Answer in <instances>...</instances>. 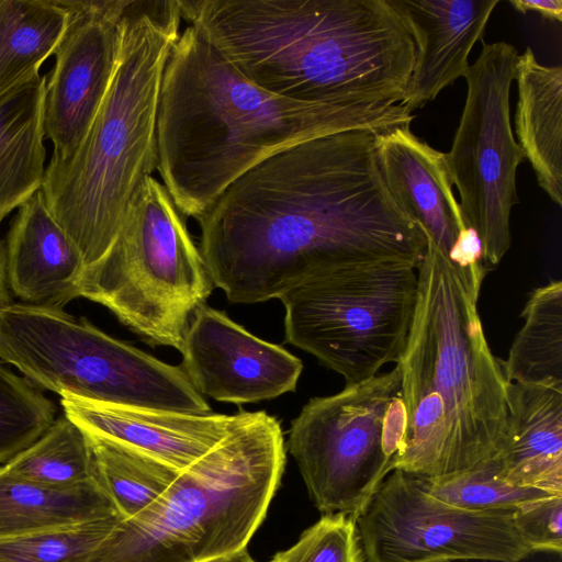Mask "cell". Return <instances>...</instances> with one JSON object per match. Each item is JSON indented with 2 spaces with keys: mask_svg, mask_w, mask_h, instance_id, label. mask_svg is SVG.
<instances>
[{
  "mask_svg": "<svg viewBox=\"0 0 562 562\" xmlns=\"http://www.w3.org/2000/svg\"><path fill=\"white\" fill-rule=\"evenodd\" d=\"M402 104L307 103L247 79L196 26L166 63L157 119V171L183 216L198 220L236 179L311 137L411 124Z\"/></svg>",
  "mask_w": 562,
  "mask_h": 562,
  "instance_id": "2",
  "label": "cell"
},
{
  "mask_svg": "<svg viewBox=\"0 0 562 562\" xmlns=\"http://www.w3.org/2000/svg\"><path fill=\"white\" fill-rule=\"evenodd\" d=\"M518 56L506 42L483 44L464 77L465 103L451 149L445 153L461 217L480 237L487 272L510 247V213L519 203L516 176L525 155L509 108Z\"/></svg>",
  "mask_w": 562,
  "mask_h": 562,
  "instance_id": "11",
  "label": "cell"
},
{
  "mask_svg": "<svg viewBox=\"0 0 562 562\" xmlns=\"http://www.w3.org/2000/svg\"><path fill=\"white\" fill-rule=\"evenodd\" d=\"M69 21L60 0H0V101L40 74Z\"/></svg>",
  "mask_w": 562,
  "mask_h": 562,
  "instance_id": "23",
  "label": "cell"
},
{
  "mask_svg": "<svg viewBox=\"0 0 562 562\" xmlns=\"http://www.w3.org/2000/svg\"><path fill=\"white\" fill-rule=\"evenodd\" d=\"M70 13L46 79L44 132L53 156L69 155L81 143L115 70L119 21L127 0H60Z\"/></svg>",
  "mask_w": 562,
  "mask_h": 562,
  "instance_id": "13",
  "label": "cell"
},
{
  "mask_svg": "<svg viewBox=\"0 0 562 562\" xmlns=\"http://www.w3.org/2000/svg\"><path fill=\"white\" fill-rule=\"evenodd\" d=\"M121 519L114 515L0 539V562H88Z\"/></svg>",
  "mask_w": 562,
  "mask_h": 562,
  "instance_id": "29",
  "label": "cell"
},
{
  "mask_svg": "<svg viewBox=\"0 0 562 562\" xmlns=\"http://www.w3.org/2000/svg\"><path fill=\"white\" fill-rule=\"evenodd\" d=\"M268 562H367L356 519L342 513L324 515L291 548Z\"/></svg>",
  "mask_w": 562,
  "mask_h": 562,
  "instance_id": "30",
  "label": "cell"
},
{
  "mask_svg": "<svg viewBox=\"0 0 562 562\" xmlns=\"http://www.w3.org/2000/svg\"><path fill=\"white\" fill-rule=\"evenodd\" d=\"M509 3L518 12H537L544 20L562 21L561 0H510Z\"/></svg>",
  "mask_w": 562,
  "mask_h": 562,
  "instance_id": "32",
  "label": "cell"
},
{
  "mask_svg": "<svg viewBox=\"0 0 562 562\" xmlns=\"http://www.w3.org/2000/svg\"><path fill=\"white\" fill-rule=\"evenodd\" d=\"M430 562H450V561H430Z\"/></svg>",
  "mask_w": 562,
  "mask_h": 562,
  "instance_id": "35",
  "label": "cell"
},
{
  "mask_svg": "<svg viewBox=\"0 0 562 562\" xmlns=\"http://www.w3.org/2000/svg\"><path fill=\"white\" fill-rule=\"evenodd\" d=\"M251 82L295 101L402 104L416 45L394 0H178Z\"/></svg>",
  "mask_w": 562,
  "mask_h": 562,
  "instance_id": "3",
  "label": "cell"
},
{
  "mask_svg": "<svg viewBox=\"0 0 562 562\" xmlns=\"http://www.w3.org/2000/svg\"><path fill=\"white\" fill-rule=\"evenodd\" d=\"M426 240L415 313L396 363L406 428L392 469L442 479L496 459L504 449L506 380L486 341L477 297Z\"/></svg>",
  "mask_w": 562,
  "mask_h": 562,
  "instance_id": "4",
  "label": "cell"
},
{
  "mask_svg": "<svg viewBox=\"0 0 562 562\" xmlns=\"http://www.w3.org/2000/svg\"><path fill=\"white\" fill-rule=\"evenodd\" d=\"M209 562H256L246 551V549L234 554L218 558Z\"/></svg>",
  "mask_w": 562,
  "mask_h": 562,
  "instance_id": "34",
  "label": "cell"
},
{
  "mask_svg": "<svg viewBox=\"0 0 562 562\" xmlns=\"http://www.w3.org/2000/svg\"><path fill=\"white\" fill-rule=\"evenodd\" d=\"M46 79L38 74L0 101V223L43 186Z\"/></svg>",
  "mask_w": 562,
  "mask_h": 562,
  "instance_id": "21",
  "label": "cell"
},
{
  "mask_svg": "<svg viewBox=\"0 0 562 562\" xmlns=\"http://www.w3.org/2000/svg\"><path fill=\"white\" fill-rule=\"evenodd\" d=\"M376 155L396 202L448 258L460 231L467 226L445 153L417 137L411 124H403L378 133Z\"/></svg>",
  "mask_w": 562,
  "mask_h": 562,
  "instance_id": "17",
  "label": "cell"
},
{
  "mask_svg": "<svg viewBox=\"0 0 562 562\" xmlns=\"http://www.w3.org/2000/svg\"><path fill=\"white\" fill-rule=\"evenodd\" d=\"M182 216L166 187L145 178L114 244L79 283V296L105 306L146 344L179 351L214 288Z\"/></svg>",
  "mask_w": 562,
  "mask_h": 562,
  "instance_id": "7",
  "label": "cell"
},
{
  "mask_svg": "<svg viewBox=\"0 0 562 562\" xmlns=\"http://www.w3.org/2000/svg\"><path fill=\"white\" fill-rule=\"evenodd\" d=\"M4 468L22 479L56 488H70L93 479L88 434L65 414Z\"/></svg>",
  "mask_w": 562,
  "mask_h": 562,
  "instance_id": "26",
  "label": "cell"
},
{
  "mask_svg": "<svg viewBox=\"0 0 562 562\" xmlns=\"http://www.w3.org/2000/svg\"><path fill=\"white\" fill-rule=\"evenodd\" d=\"M515 132L538 184L562 205V67L540 64L530 47L518 56Z\"/></svg>",
  "mask_w": 562,
  "mask_h": 562,
  "instance_id": "20",
  "label": "cell"
},
{
  "mask_svg": "<svg viewBox=\"0 0 562 562\" xmlns=\"http://www.w3.org/2000/svg\"><path fill=\"white\" fill-rule=\"evenodd\" d=\"M416 45V56L402 105L409 112L436 99L465 77L469 55L484 37L499 0H394Z\"/></svg>",
  "mask_w": 562,
  "mask_h": 562,
  "instance_id": "16",
  "label": "cell"
},
{
  "mask_svg": "<svg viewBox=\"0 0 562 562\" xmlns=\"http://www.w3.org/2000/svg\"><path fill=\"white\" fill-rule=\"evenodd\" d=\"M4 245L10 291L24 303L63 310L79 297L86 266L41 190L19 207Z\"/></svg>",
  "mask_w": 562,
  "mask_h": 562,
  "instance_id": "18",
  "label": "cell"
},
{
  "mask_svg": "<svg viewBox=\"0 0 562 562\" xmlns=\"http://www.w3.org/2000/svg\"><path fill=\"white\" fill-rule=\"evenodd\" d=\"M493 459L471 470L442 479L418 477L423 490L434 498L467 510L515 509L526 502L553 494L506 483L497 475Z\"/></svg>",
  "mask_w": 562,
  "mask_h": 562,
  "instance_id": "28",
  "label": "cell"
},
{
  "mask_svg": "<svg viewBox=\"0 0 562 562\" xmlns=\"http://www.w3.org/2000/svg\"><path fill=\"white\" fill-rule=\"evenodd\" d=\"M13 303L8 283L5 245L0 239V307Z\"/></svg>",
  "mask_w": 562,
  "mask_h": 562,
  "instance_id": "33",
  "label": "cell"
},
{
  "mask_svg": "<svg viewBox=\"0 0 562 562\" xmlns=\"http://www.w3.org/2000/svg\"><path fill=\"white\" fill-rule=\"evenodd\" d=\"M514 524L531 551H562V495L526 502L513 512Z\"/></svg>",
  "mask_w": 562,
  "mask_h": 562,
  "instance_id": "31",
  "label": "cell"
},
{
  "mask_svg": "<svg viewBox=\"0 0 562 562\" xmlns=\"http://www.w3.org/2000/svg\"><path fill=\"white\" fill-rule=\"evenodd\" d=\"M55 415L53 402L0 361V463L34 443L54 423Z\"/></svg>",
  "mask_w": 562,
  "mask_h": 562,
  "instance_id": "27",
  "label": "cell"
},
{
  "mask_svg": "<svg viewBox=\"0 0 562 562\" xmlns=\"http://www.w3.org/2000/svg\"><path fill=\"white\" fill-rule=\"evenodd\" d=\"M181 20L178 0H127L115 70L95 117L76 149L52 156L45 169L46 205L86 269L112 247L136 190L157 170L161 82Z\"/></svg>",
  "mask_w": 562,
  "mask_h": 562,
  "instance_id": "5",
  "label": "cell"
},
{
  "mask_svg": "<svg viewBox=\"0 0 562 562\" xmlns=\"http://www.w3.org/2000/svg\"><path fill=\"white\" fill-rule=\"evenodd\" d=\"M417 269L380 262L312 276L283 293L285 341L356 384L398 363L412 326Z\"/></svg>",
  "mask_w": 562,
  "mask_h": 562,
  "instance_id": "9",
  "label": "cell"
},
{
  "mask_svg": "<svg viewBox=\"0 0 562 562\" xmlns=\"http://www.w3.org/2000/svg\"><path fill=\"white\" fill-rule=\"evenodd\" d=\"M285 451L279 420L255 412L150 506L121 519L88 562H209L246 549L279 487Z\"/></svg>",
  "mask_w": 562,
  "mask_h": 562,
  "instance_id": "6",
  "label": "cell"
},
{
  "mask_svg": "<svg viewBox=\"0 0 562 562\" xmlns=\"http://www.w3.org/2000/svg\"><path fill=\"white\" fill-rule=\"evenodd\" d=\"M508 357L499 361L507 382L562 390V282L536 289Z\"/></svg>",
  "mask_w": 562,
  "mask_h": 562,
  "instance_id": "24",
  "label": "cell"
},
{
  "mask_svg": "<svg viewBox=\"0 0 562 562\" xmlns=\"http://www.w3.org/2000/svg\"><path fill=\"white\" fill-rule=\"evenodd\" d=\"M513 512L450 506L428 495L417 476L395 469L356 522L367 562H519L532 551Z\"/></svg>",
  "mask_w": 562,
  "mask_h": 562,
  "instance_id": "12",
  "label": "cell"
},
{
  "mask_svg": "<svg viewBox=\"0 0 562 562\" xmlns=\"http://www.w3.org/2000/svg\"><path fill=\"white\" fill-rule=\"evenodd\" d=\"M406 428L398 364L311 398L291 422L285 448L324 515L355 519L393 470Z\"/></svg>",
  "mask_w": 562,
  "mask_h": 562,
  "instance_id": "10",
  "label": "cell"
},
{
  "mask_svg": "<svg viewBox=\"0 0 562 562\" xmlns=\"http://www.w3.org/2000/svg\"><path fill=\"white\" fill-rule=\"evenodd\" d=\"M64 414L88 434L140 450L182 471L255 414H191L60 396Z\"/></svg>",
  "mask_w": 562,
  "mask_h": 562,
  "instance_id": "15",
  "label": "cell"
},
{
  "mask_svg": "<svg viewBox=\"0 0 562 562\" xmlns=\"http://www.w3.org/2000/svg\"><path fill=\"white\" fill-rule=\"evenodd\" d=\"M0 359L60 396L210 413L180 366L162 362L63 310L26 303L0 307Z\"/></svg>",
  "mask_w": 562,
  "mask_h": 562,
  "instance_id": "8",
  "label": "cell"
},
{
  "mask_svg": "<svg viewBox=\"0 0 562 562\" xmlns=\"http://www.w3.org/2000/svg\"><path fill=\"white\" fill-rule=\"evenodd\" d=\"M88 437L93 479L122 519H130L150 506L181 472L130 446L92 434Z\"/></svg>",
  "mask_w": 562,
  "mask_h": 562,
  "instance_id": "25",
  "label": "cell"
},
{
  "mask_svg": "<svg viewBox=\"0 0 562 562\" xmlns=\"http://www.w3.org/2000/svg\"><path fill=\"white\" fill-rule=\"evenodd\" d=\"M379 132L347 130L281 149L196 220L200 252L229 302L280 299L312 276L342 268L419 267L426 236L387 188Z\"/></svg>",
  "mask_w": 562,
  "mask_h": 562,
  "instance_id": "1",
  "label": "cell"
},
{
  "mask_svg": "<svg viewBox=\"0 0 562 562\" xmlns=\"http://www.w3.org/2000/svg\"><path fill=\"white\" fill-rule=\"evenodd\" d=\"M119 515L92 480L70 487L42 485L0 468V539ZM120 516V515H119Z\"/></svg>",
  "mask_w": 562,
  "mask_h": 562,
  "instance_id": "22",
  "label": "cell"
},
{
  "mask_svg": "<svg viewBox=\"0 0 562 562\" xmlns=\"http://www.w3.org/2000/svg\"><path fill=\"white\" fill-rule=\"evenodd\" d=\"M507 430L496 458L508 484L562 495V390L505 383Z\"/></svg>",
  "mask_w": 562,
  "mask_h": 562,
  "instance_id": "19",
  "label": "cell"
},
{
  "mask_svg": "<svg viewBox=\"0 0 562 562\" xmlns=\"http://www.w3.org/2000/svg\"><path fill=\"white\" fill-rule=\"evenodd\" d=\"M180 352V367L198 393L238 405L294 392L303 370L285 348L205 303L194 311Z\"/></svg>",
  "mask_w": 562,
  "mask_h": 562,
  "instance_id": "14",
  "label": "cell"
}]
</instances>
